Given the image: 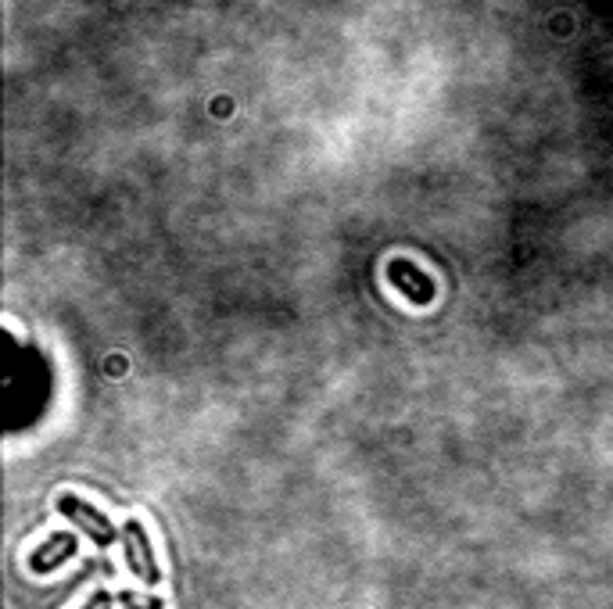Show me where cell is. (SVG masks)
I'll list each match as a JSON object with an SVG mask.
<instances>
[{"mask_svg": "<svg viewBox=\"0 0 613 609\" xmlns=\"http://www.w3.org/2000/svg\"><path fill=\"white\" fill-rule=\"evenodd\" d=\"M58 513L73 520L82 534H90L101 548H108V545H115V537H123V534H115V527H112L108 517H104V513L87 506L79 495H62V498H58Z\"/></svg>", "mask_w": 613, "mask_h": 609, "instance_id": "obj_1", "label": "cell"}, {"mask_svg": "<svg viewBox=\"0 0 613 609\" xmlns=\"http://www.w3.org/2000/svg\"><path fill=\"white\" fill-rule=\"evenodd\" d=\"M123 548H126L129 570H133L137 578L148 584V588H155V584L162 581V573L155 567V556H151V542H148L144 527H140L137 520H126V527H123Z\"/></svg>", "mask_w": 613, "mask_h": 609, "instance_id": "obj_2", "label": "cell"}, {"mask_svg": "<svg viewBox=\"0 0 613 609\" xmlns=\"http://www.w3.org/2000/svg\"><path fill=\"white\" fill-rule=\"evenodd\" d=\"M387 280L403 290V298H409L412 304H431L434 298V284H431V276L423 273L420 265H412L406 259H392L387 262Z\"/></svg>", "mask_w": 613, "mask_h": 609, "instance_id": "obj_3", "label": "cell"}, {"mask_svg": "<svg viewBox=\"0 0 613 609\" xmlns=\"http://www.w3.org/2000/svg\"><path fill=\"white\" fill-rule=\"evenodd\" d=\"M73 556H76V534L58 531L29 556V567H33V573H51L54 567H62L65 559H73Z\"/></svg>", "mask_w": 613, "mask_h": 609, "instance_id": "obj_4", "label": "cell"}, {"mask_svg": "<svg viewBox=\"0 0 613 609\" xmlns=\"http://www.w3.org/2000/svg\"><path fill=\"white\" fill-rule=\"evenodd\" d=\"M108 606H112V592H93L90 602L82 606V609H108Z\"/></svg>", "mask_w": 613, "mask_h": 609, "instance_id": "obj_5", "label": "cell"}]
</instances>
